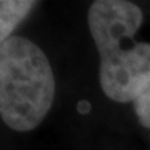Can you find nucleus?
Masks as SVG:
<instances>
[{"label":"nucleus","instance_id":"obj_4","mask_svg":"<svg viewBox=\"0 0 150 150\" xmlns=\"http://www.w3.org/2000/svg\"><path fill=\"white\" fill-rule=\"evenodd\" d=\"M132 103L139 124L143 128L150 129V85L146 86Z\"/></svg>","mask_w":150,"mask_h":150},{"label":"nucleus","instance_id":"obj_1","mask_svg":"<svg viewBox=\"0 0 150 150\" xmlns=\"http://www.w3.org/2000/svg\"><path fill=\"white\" fill-rule=\"evenodd\" d=\"M142 22L139 6L125 0H96L88 11L89 32L100 57V88L117 103L134 102L150 85V43L135 40Z\"/></svg>","mask_w":150,"mask_h":150},{"label":"nucleus","instance_id":"obj_2","mask_svg":"<svg viewBox=\"0 0 150 150\" xmlns=\"http://www.w3.org/2000/svg\"><path fill=\"white\" fill-rule=\"evenodd\" d=\"M56 81L47 56L31 39L0 45V118L17 132L35 129L49 114Z\"/></svg>","mask_w":150,"mask_h":150},{"label":"nucleus","instance_id":"obj_3","mask_svg":"<svg viewBox=\"0 0 150 150\" xmlns=\"http://www.w3.org/2000/svg\"><path fill=\"white\" fill-rule=\"evenodd\" d=\"M36 1L0 0V45L11 38L13 31L31 13Z\"/></svg>","mask_w":150,"mask_h":150}]
</instances>
